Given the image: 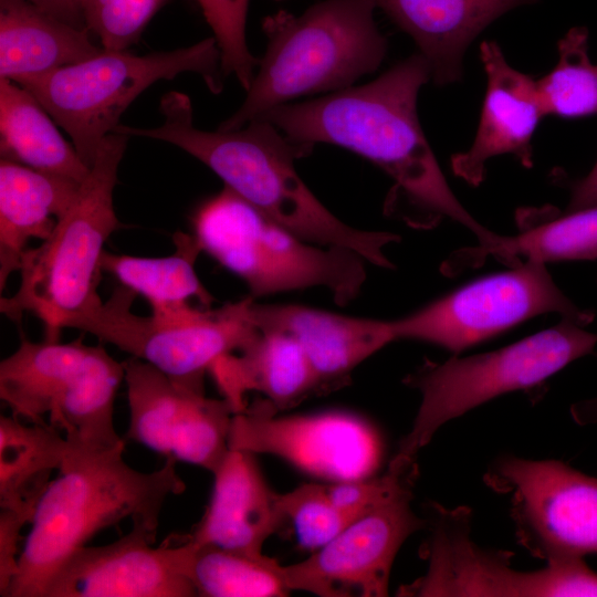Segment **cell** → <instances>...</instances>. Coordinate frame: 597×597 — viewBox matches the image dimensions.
<instances>
[{
  "instance_id": "6da1fadb",
  "label": "cell",
  "mask_w": 597,
  "mask_h": 597,
  "mask_svg": "<svg viewBox=\"0 0 597 597\" xmlns=\"http://www.w3.org/2000/svg\"><path fill=\"white\" fill-rule=\"evenodd\" d=\"M430 78L428 62L417 53L369 83L284 104L261 117L295 143L311 148L331 144L366 158L395 181L391 202L408 208L405 218L411 224L429 227L449 218L488 251L499 234L454 196L419 123L418 94Z\"/></svg>"
},
{
  "instance_id": "7a4b0ae2",
  "label": "cell",
  "mask_w": 597,
  "mask_h": 597,
  "mask_svg": "<svg viewBox=\"0 0 597 597\" xmlns=\"http://www.w3.org/2000/svg\"><path fill=\"white\" fill-rule=\"evenodd\" d=\"M163 123L150 128L118 125L114 132L171 144L200 160L224 186L300 238L355 251L366 261L394 268L384 248L399 235L354 228L334 216L308 189L295 160L311 147L287 138L263 117L232 130L207 132L193 125L190 98L171 91L160 101Z\"/></svg>"
},
{
  "instance_id": "3957f363",
  "label": "cell",
  "mask_w": 597,
  "mask_h": 597,
  "mask_svg": "<svg viewBox=\"0 0 597 597\" xmlns=\"http://www.w3.org/2000/svg\"><path fill=\"white\" fill-rule=\"evenodd\" d=\"M124 449L69 450L42 494L23 540L18 573L6 597H43L48 582L74 552L107 527L129 519L157 535L160 513L186 484L176 461L151 472L128 465Z\"/></svg>"
},
{
  "instance_id": "277c9868",
  "label": "cell",
  "mask_w": 597,
  "mask_h": 597,
  "mask_svg": "<svg viewBox=\"0 0 597 597\" xmlns=\"http://www.w3.org/2000/svg\"><path fill=\"white\" fill-rule=\"evenodd\" d=\"M375 9L374 0H324L297 15L266 17L265 52L242 104L218 129L240 128L277 106L350 87L374 73L387 53Z\"/></svg>"
},
{
  "instance_id": "5b68a950",
  "label": "cell",
  "mask_w": 597,
  "mask_h": 597,
  "mask_svg": "<svg viewBox=\"0 0 597 597\" xmlns=\"http://www.w3.org/2000/svg\"><path fill=\"white\" fill-rule=\"evenodd\" d=\"M128 138L114 132L102 140L74 202L40 247L25 250L17 292L0 300L11 321L35 315L46 341L57 342L62 328L103 302L101 262L106 240L121 227L113 195Z\"/></svg>"
},
{
  "instance_id": "8992f818",
  "label": "cell",
  "mask_w": 597,
  "mask_h": 597,
  "mask_svg": "<svg viewBox=\"0 0 597 597\" xmlns=\"http://www.w3.org/2000/svg\"><path fill=\"white\" fill-rule=\"evenodd\" d=\"M193 230L202 251L241 277L252 297L323 286L344 305L366 280L362 255L300 238L226 186L198 209Z\"/></svg>"
},
{
  "instance_id": "52a82bcc",
  "label": "cell",
  "mask_w": 597,
  "mask_h": 597,
  "mask_svg": "<svg viewBox=\"0 0 597 597\" xmlns=\"http://www.w3.org/2000/svg\"><path fill=\"white\" fill-rule=\"evenodd\" d=\"M124 362L102 346L21 338L0 364V398L11 415L59 429L71 447L109 451L125 447L114 427V401Z\"/></svg>"
},
{
  "instance_id": "ba28073f",
  "label": "cell",
  "mask_w": 597,
  "mask_h": 597,
  "mask_svg": "<svg viewBox=\"0 0 597 597\" xmlns=\"http://www.w3.org/2000/svg\"><path fill=\"white\" fill-rule=\"evenodd\" d=\"M187 72L200 75L212 93L221 92L224 73L213 36L145 55L102 49L90 59L18 84L36 97L91 167L100 144L137 96L160 80Z\"/></svg>"
},
{
  "instance_id": "9c48e42d",
  "label": "cell",
  "mask_w": 597,
  "mask_h": 597,
  "mask_svg": "<svg viewBox=\"0 0 597 597\" xmlns=\"http://www.w3.org/2000/svg\"><path fill=\"white\" fill-rule=\"evenodd\" d=\"M597 334L569 318L506 347L427 360L404 383L421 395L411 429L400 441L397 455L416 460L418 451L448 421L510 391L538 386L569 363L594 352Z\"/></svg>"
},
{
  "instance_id": "30bf717a",
  "label": "cell",
  "mask_w": 597,
  "mask_h": 597,
  "mask_svg": "<svg viewBox=\"0 0 597 597\" xmlns=\"http://www.w3.org/2000/svg\"><path fill=\"white\" fill-rule=\"evenodd\" d=\"M137 293L116 287L109 298L74 321L71 328L109 343L175 381L203 388L207 371L222 358L240 352L258 333L249 315L252 297L217 310L201 311L188 303L132 312Z\"/></svg>"
},
{
  "instance_id": "8fae6325",
  "label": "cell",
  "mask_w": 597,
  "mask_h": 597,
  "mask_svg": "<svg viewBox=\"0 0 597 597\" xmlns=\"http://www.w3.org/2000/svg\"><path fill=\"white\" fill-rule=\"evenodd\" d=\"M471 512L437 503L427 505L428 535L420 555L428 569L411 584L402 585L404 597L437 596H597V573L584 557L568 558L534 572L511 566L510 552L485 551L470 538Z\"/></svg>"
},
{
  "instance_id": "7c38bea8",
  "label": "cell",
  "mask_w": 597,
  "mask_h": 597,
  "mask_svg": "<svg viewBox=\"0 0 597 597\" xmlns=\"http://www.w3.org/2000/svg\"><path fill=\"white\" fill-rule=\"evenodd\" d=\"M557 313L585 326L580 310L555 284L545 263L526 260L510 271L474 280L420 310L392 320L395 339L427 342L454 354L531 317Z\"/></svg>"
},
{
  "instance_id": "4fadbf2b",
  "label": "cell",
  "mask_w": 597,
  "mask_h": 597,
  "mask_svg": "<svg viewBox=\"0 0 597 597\" xmlns=\"http://www.w3.org/2000/svg\"><path fill=\"white\" fill-rule=\"evenodd\" d=\"M484 481L511 496L517 540L533 556L555 563L597 553V478L557 460L510 455Z\"/></svg>"
},
{
  "instance_id": "5bb4252c",
  "label": "cell",
  "mask_w": 597,
  "mask_h": 597,
  "mask_svg": "<svg viewBox=\"0 0 597 597\" xmlns=\"http://www.w3.org/2000/svg\"><path fill=\"white\" fill-rule=\"evenodd\" d=\"M276 413L265 398L244 406L232 417L229 448L275 455L329 482L376 475L383 459V440L365 418L347 411Z\"/></svg>"
},
{
  "instance_id": "9a60e30c",
  "label": "cell",
  "mask_w": 597,
  "mask_h": 597,
  "mask_svg": "<svg viewBox=\"0 0 597 597\" xmlns=\"http://www.w3.org/2000/svg\"><path fill=\"white\" fill-rule=\"evenodd\" d=\"M124 366L129 410L125 438L212 473L230 450L232 405L208 398L205 389L179 384L138 358Z\"/></svg>"
},
{
  "instance_id": "2e32d148",
  "label": "cell",
  "mask_w": 597,
  "mask_h": 597,
  "mask_svg": "<svg viewBox=\"0 0 597 597\" xmlns=\"http://www.w3.org/2000/svg\"><path fill=\"white\" fill-rule=\"evenodd\" d=\"M413 484L358 516L305 559L282 565L289 590L320 597L387 596L398 551L426 527V520L411 509Z\"/></svg>"
},
{
  "instance_id": "e0dca14e",
  "label": "cell",
  "mask_w": 597,
  "mask_h": 597,
  "mask_svg": "<svg viewBox=\"0 0 597 597\" xmlns=\"http://www.w3.org/2000/svg\"><path fill=\"white\" fill-rule=\"evenodd\" d=\"M156 534L142 525L102 546H83L55 570L43 597H195L187 575L190 547L153 544Z\"/></svg>"
},
{
  "instance_id": "ac0fdd59",
  "label": "cell",
  "mask_w": 597,
  "mask_h": 597,
  "mask_svg": "<svg viewBox=\"0 0 597 597\" xmlns=\"http://www.w3.org/2000/svg\"><path fill=\"white\" fill-rule=\"evenodd\" d=\"M480 53L486 73L480 123L470 148L451 158L454 175L472 186L480 185L486 161L499 155H514L532 167V136L545 116L536 81L513 69L493 41L483 42Z\"/></svg>"
},
{
  "instance_id": "d6986e66",
  "label": "cell",
  "mask_w": 597,
  "mask_h": 597,
  "mask_svg": "<svg viewBox=\"0 0 597 597\" xmlns=\"http://www.w3.org/2000/svg\"><path fill=\"white\" fill-rule=\"evenodd\" d=\"M249 315L259 329L287 334L300 344L316 375L320 395L348 384L360 363L395 341L391 321L297 304H260L252 297Z\"/></svg>"
},
{
  "instance_id": "ffe728a7",
  "label": "cell",
  "mask_w": 597,
  "mask_h": 597,
  "mask_svg": "<svg viewBox=\"0 0 597 597\" xmlns=\"http://www.w3.org/2000/svg\"><path fill=\"white\" fill-rule=\"evenodd\" d=\"M255 454L229 450L212 472L207 509L186 541L249 554H263L268 538L286 524L279 493L268 484Z\"/></svg>"
},
{
  "instance_id": "44dd1931",
  "label": "cell",
  "mask_w": 597,
  "mask_h": 597,
  "mask_svg": "<svg viewBox=\"0 0 597 597\" xmlns=\"http://www.w3.org/2000/svg\"><path fill=\"white\" fill-rule=\"evenodd\" d=\"M376 8L409 34L426 59L434 84L462 76L471 42L494 20L537 0H374Z\"/></svg>"
},
{
  "instance_id": "7402d4cb",
  "label": "cell",
  "mask_w": 597,
  "mask_h": 597,
  "mask_svg": "<svg viewBox=\"0 0 597 597\" xmlns=\"http://www.w3.org/2000/svg\"><path fill=\"white\" fill-rule=\"evenodd\" d=\"M209 373L235 412L244 408L243 396L249 390L261 392L277 412L320 395L303 348L281 332L259 329L240 352L219 360Z\"/></svg>"
},
{
  "instance_id": "603a6c76",
  "label": "cell",
  "mask_w": 597,
  "mask_h": 597,
  "mask_svg": "<svg viewBox=\"0 0 597 597\" xmlns=\"http://www.w3.org/2000/svg\"><path fill=\"white\" fill-rule=\"evenodd\" d=\"M82 182L0 161V291L20 270L31 239L50 237L74 202Z\"/></svg>"
},
{
  "instance_id": "cb8c5ba5",
  "label": "cell",
  "mask_w": 597,
  "mask_h": 597,
  "mask_svg": "<svg viewBox=\"0 0 597 597\" xmlns=\"http://www.w3.org/2000/svg\"><path fill=\"white\" fill-rule=\"evenodd\" d=\"M88 33L27 0H0V78L21 83L98 54Z\"/></svg>"
},
{
  "instance_id": "d4e9b609",
  "label": "cell",
  "mask_w": 597,
  "mask_h": 597,
  "mask_svg": "<svg viewBox=\"0 0 597 597\" xmlns=\"http://www.w3.org/2000/svg\"><path fill=\"white\" fill-rule=\"evenodd\" d=\"M27 88L0 78V154L29 168L83 182L90 167Z\"/></svg>"
},
{
  "instance_id": "484cf974",
  "label": "cell",
  "mask_w": 597,
  "mask_h": 597,
  "mask_svg": "<svg viewBox=\"0 0 597 597\" xmlns=\"http://www.w3.org/2000/svg\"><path fill=\"white\" fill-rule=\"evenodd\" d=\"M69 450L51 423L0 417V507L31 523L38 502Z\"/></svg>"
},
{
  "instance_id": "4316f807",
  "label": "cell",
  "mask_w": 597,
  "mask_h": 597,
  "mask_svg": "<svg viewBox=\"0 0 597 597\" xmlns=\"http://www.w3.org/2000/svg\"><path fill=\"white\" fill-rule=\"evenodd\" d=\"M175 251L163 258H139L104 251L102 271L114 275L123 286L145 296L151 308L185 304L196 297L206 306L214 301L195 271L202 249L195 234L172 235Z\"/></svg>"
},
{
  "instance_id": "83f0119b",
  "label": "cell",
  "mask_w": 597,
  "mask_h": 597,
  "mask_svg": "<svg viewBox=\"0 0 597 597\" xmlns=\"http://www.w3.org/2000/svg\"><path fill=\"white\" fill-rule=\"evenodd\" d=\"M186 542L190 547L187 575L197 596L283 597L291 593L282 565L272 557Z\"/></svg>"
},
{
  "instance_id": "f1b7e54d",
  "label": "cell",
  "mask_w": 597,
  "mask_h": 597,
  "mask_svg": "<svg viewBox=\"0 0 597 597\" xmlns=\"http://www.w3.org/2000/svg\"><path fill=\"white\" fill-rule=\"evenodd\" d=\"M491 254L542 263L597 259V206L565 212L516 235H499Z\"/></svg>"
},
{
  "instance_id": "f546056e",
  "label": "cell",
  "mask_w": 597,
  "mask_h": 597,
  "mask_svg": "<svg viewBox=\"0 0 597 597\" xmlns=\"http://www.w3.org/2000/svg\"><path fill=\"white\" fill-rule=\"evenodd\" d=\"M557 48V64L537 81L545 115L576 118L597 114V64L588 56L587 29H570Z\"/></svg>"
},
{
  "instance_id": "4dcf8cb0",
  "label": "cell",
  "mask_w": 597,
  "mask_h": 597,
  "mask_svg": "<svg viewBox=\"0 0 597 597\" xmlns=\"http://www.w3.org/2000/svg\"><path fill=\"white\" fill-rule=\"evenodd\" d=\"M279 504L301 547L314 552L334 538L355 517L328 499L324 484L306 483L279 494Z\"/></svg>"
},
{
  "instance_id": "1f68e13d",
  "label": "cell",
  "mask_w": 597,
  "mask_h": 597,
  "mask_svg": "<svg viewBox=\"0 0 597 597\" xmlns=\"http://www.w3.org/2000/svg\"><path fill=\"white\" fill-rule=\"evenodd\" d=\"M213 32L221 53L224 75H234L247 91L259 60L247 43V17L250 0H196Z\"/></svg>"
},
{
  "instance_id": "d6a6232c",
  "label": "cell",
  "mask_w": 597,
  "mask_h": 597,
  "mask_svg": "<svg viewBox=\"0 0 597 597\" xmlns=\"http://www.w3.org/2000/svg\"><path fill=\"white\" fill-rule=\"evenodd\" d=\"M168 0H82L86 29L104 50H127Z\"/></svg>"
},
{
  "instance_id": "836d02e7",
  "label": "cell",
  "mask_w": 597,
  "mask_h": 597,
  "mask_svg": "<svg viewBox=\"0 0 597 597\" xmlns=\"http://www.w3.org/2000/svg\"><path fill=\"white\" fill-rule=\"evenodd\" d=\"M18 514L1 510L0 512V596L6 597L19 566L21 531L27 525Z\"/></svg>"
},
{
  "instance_id": "e575fe53",
  "label": "cell",
  "mask_w": 597,
  "mask_h": 597,
  "mask_svg": "<svg viewBox=\"0 0 597 597\" xmlns=\"http://www.w3.org/2000/svg\"><path fill=\"white\" fill-rule=\"evenodd\" d=\"M597 206V161L582 179L572 184L570 199L565 212Z\"/></svg>"
},
{
  "instance_id": "d590c367",
  "label": "cell",
  "mask_w": 597,
  "mask_h": 597,
  "mask_svg": "<svg viewBox=\"0 0 597 597\" xmlns=\"http://www.w3.org/2000/svg\"><path fill=\"white\" fill-rule=\"evenodd\" d=\"M42 11L78 28H86L82 0H27Z\"/></svg>"
}]
</instances>
